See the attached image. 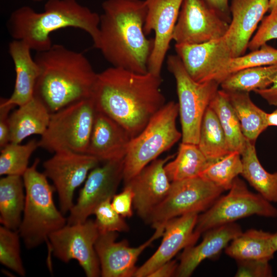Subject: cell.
<instances>
[{
  "label": "cell",
  "mask_w": 277,
  "mask_h": 277,
  "mask_svg": "<svg viewBox=\"0 0 277 277\" xmlns=\"http://www.w3.org/2000/svg\"><path fill=\"white\" fill-rule=\"evenodd\" d=\"M184 0H145L147 14L144 26L146 35L154 31L152 51L148 71L156 75L161 72Z\"/></svg>",
  "instance_id": "obj_16"
},
{
  "label": "cell",
  "mask_w": 277,
  "mask_h": 277,
  "mask_svg": "<svg viewBox=\"0 0 277 277\" xmlns=\"http://www.w3.org/2000/svg\"><path fill=\"white\" fill-rule=\"evenodd\" d=\"M112 199L101 203L95 209L94 221L100 232H127L129 230L128 224L121 215L112 208Z\"/></svg>",
  "instance_id": "obj_37"
},
{
  "label": "cell",
  "mask_w": 277,
  "mask_h": 277,
  "mask_svg": "<svg viewBox=\"0 0 277 277\" xmlns=\"http://www.w3.org/2000/svg\"><path fill=\"white\" fill-rule=\"evenodd\" d=\"M261 22L248 44V49L251 51L259 48L269 41L277 39V10L270 11Z\"/></svg>",
  "instance_id": "obj_38"
},
{
  "label": "cell",
  "mask_w": 277,
  "mask_h": 277,
  "mask_svg": "<svg viewBox=\"0 0 277 277\" xmlns=\"http://www.w3.org/2000/svg\"><path fill=\"white\" fill-rule=\"evenodd\" d=\"M134 193L131 188L125 185L122 191L112 197L111 204L114 210L123 217H130L133 215Z\"/></svg>",
  "instance_id": "obj_40"
},
{
  "label": "cell",
  "mask_w": 277,
  "mask_h": 277,
  "mask_svg": "<svg viewBox=\"0 0 277 277\" xmlns=\"http://www.w3.org/2000/svg\"><path fill=\"white\" fill-rule=\"evenodd\" d=\"M272 240L276 251H277V232L272 233Z\"/></svg>",
  "instance_id": "obj_47"
},
{
  "label": "cell",
  "mask_w": 277,
  "mask_h": 277,
  "mask_svg": "<svg viewBox=\"0 0 277 277\" xmlns=\"http://www.w3.org/2000/svg\"><path fill=\"white\" fill-rule=\"evenodd\" d=\"M50 114L44 103L34 96L18 106L9 117L10 142L19 144L30 135H42L47 128Z\"/></svg>",
  "instance_id": "obj_24"
},
{
  "label": "cell",
  "mask_w": 277,
  "mask_h": 277,
  "mask_svg": "<svg viewBox=\"0 0 277 277\" xmlns=\"http://www.w3.org/2000/svg\"><path fill=\"white\" fill-rule=\"evenodd\" d=\"M277 75V64L243 69L228 75L220 84L227 91L249 92L269 87Z\"/></svg>",
  "instance_id": "obj_30"
},
{
  "label": "cell",
  "mask_w": 277,
  "mask_h": 277,
  "mask_svg": "<svg viewBox=\"0 0 277 277\" xmlns=\"http://www.w3.org/2000/svg\"><path fill=\"white\" fill-rule=\"evenodd\" d=\"M229 190L227 194L221 195L207 210L199 214L194 229L198 236L214 227L252 215L277 217V208L260 194L250 191L238 177Z\"/></svg>",
  "instance_id": "obj_9"
},
{
  "label": "cell",
  "mask_w": 277,
  "mask_h": 277,
  "mask_svg": "<svg viewBox=\"0 0 277 277\" xmlns=\"http://www.w3.org/2000/svg\"><path fill=\"white\" fill-rule=\"evenodd\" d=\"M153 234L141 245L129 246L126 240L116 241V232H100L95 249L102 277L134 276L136 263L144 250L156 239L162 236L164 230L155 229Z\"/></svg>",
  "instance_id": "obj_17"
},
{
  "label": "cell",
  "mask_w": 277,
  "mask_h": 277,
  "mask_svg": "<svg viewBox=\"0 0 277 277\" xmlns=\"http://www.w3.org/2000/svg\"><path fill=\"white\" fill-rule=\"evenodd\" d=\"M25 203L23 177L5 175L0 180V223L2 226L18 231Z\"/></svg>",
  "instance_id": "obj_26"
},
{
  "label": "cell",
  "mask_w": 277,
  "mask_h": 277,
  "mask_svg": "<svg viewBox=\"0 0 277 277\" xmlns=\"http://www.w3.org/2000/svg\"><path fill=\"white\" fill-rule=\"evenodd\" d=\"M197 146L207 159L231 152L219 119L209 106L202 121Z\"/></svg>",
  "instance_id": "obj_33"
},
{
  "label": "cell",
  "mask_w": 277,
  "mask_h": 277,
  "mask_svg": "<svg viewBox=\"0 0 277 277\" xmlns=\"http://www.w3.org/2000/svg\"><path fill=\"white\" fill-rule=\"evenodd\" d=\"M224 91L237 115L244 136L255 143L268 127L267 113L253 103L249 92Z\"/></svg>",
  "instance_id": "obj_28"
},
{
  "label": "cell",
  "mask_w": 277,
  "mask_h": 277,
  "mask_svg": "<svg viewBox=\"0 0 277 277\" xmlns=\"http://www.w3.org/2000/svg\"><path fill=\"white\" fill-rule=\"evenodd\" d=\"M18 231L0 226V263L21 276L26 275Z\"/></svg>",
  "instance_id": "obj_35"
},
{
  "label": "cell",
  "mask_w": 277,
  "mask_h": 277,
  "mask_svg": "<svg viewBox=\"0 0 277 277\" xmlns=\"http://www.w3.org/2000/svg\"><path fill=\"white\" fill-rule=\"evenodd\" d=\"M34 60L39 74L34 96L51 113L91 97L97 73L83 54L55 44L36 52Z\"/></svg>",
  "instance_id": "obj_3"
},
{
  "label": "cell",
  "mask_w": 277,
  "mask_h": 277,
  "mask_svg": "<svg viewBox=\"0 0 277 277\" xmlns=\"http://www.w3.org/2000/svg\"><path fill=\"white\" fill-rule=\"evenodd\" d=\"M94 221L69 225L52 233L47 244L53 256L64 263L77 261L87 277L101 276L95 242L100 235Z\"/></svg>",
  "instance_id": "obj_11"
},
{
  "label": "cell",
  "mask_w": 277,
  "mask_h": 277,
  "mask_svg": "<svg viewBox=\"0 0 277 277\" xmlns=\"http://www.w3.org/2000/svg\"><path fill=\"white\" fill-rule=\"evenodd\" d=\"M242 232L241 226L234 222L206 231L199 244L188 246L184 249L175 276H190L204 260L216 256L232 240Z\"/></svg>",
  "instance_id": "obj_22"
},
{
  "label": "cell",
  "mask_w": 277,
  "mask_h": 277,
  "mask_svg": "<svg viewBox=\"0 0 277 277\" xmlns=\"http://www.w3.org/2000/svg\"><path fill=\"white\" fill-rule=\"evenodd\" d=\"M212 9L229 23L231 20L229 0H203Z\"/></svg>",
  "instance_id": "obj_42"
},
{
  "label": "cell",
  "mask_w": 277,
  "mask_h": 277,
  "mask_svg": "<svg viewBox=\"0 0 277 277\" xmlns=\"http://www.w3.org/2000/svg\"><path fill=\"white\" fill-rule=\"evenodd\" d=\"M39 162L36 159L22 176L25 203L18 231L29 249L47 242L52 233L67 224V219L54 204L53 187L45 174L37 170Z\"/></svg>",
  "instance_id": "obj_5"
},
{
  "label": "cell",
  "mask_w": 277,
  "mask_h": 277,
  "mask_svg": "<svg viewBox=\"0 0 277 277\" xmlns=\"http://www.w3.org/2000/svg\"><path fill=\"white\" fill-rule=\"evenodd\" d=\"M179 263L175 260H170L160 266L148 277L175 276Z\"/></svg>",
  "instance_id": "obj_43"
},
{
  "label": "cell",
  "mask_w": 277,
  "mask_h": 277,
  "mask_svg": "<svg viewBox=\"0 0 277 277\" xmlns=\"http://www.w3.org/2000/svg\"><path fill=\"white\" fill-rule=\"evenodd\" d=\"M131 140L121 125L96 111L86 154L100 162L124 159Z\"/></svg>",
  "instance_id": "obj_21"
},
{
  "label": "cell",
  "mask_w": 277,
  "mask_h": 277,
  "mask_svg": "<svg viewBox=\"0 0 277 277\" xmlns=\"http://www.w3.org/2000/svg\"><path fill=\"white\" fill-rule=\"evenodd\" d=\"M167 65L176 82L182 142L197 145L203 117L220 84L214 81L199 83L193 80L177 55H169Z\"/></svg>",
  "instance_id": "obj_8"
},
{
  "label": "cell",
  "mask_w": 277,
  "mask_h": 277,
  "mask_svg": "<svg viewBox=\"0 0 277 277\" xmlns=\"http://www.w3.org/2000/svg\"><path fill=\"white\" fill-rule=\"evenodd\" d=\"M173 157L171 155L155 159L125 183L132 189L134 209L145 222L170 190L171 182L166 174L165 166Z\"/></svg>",
  "instance_id": "obj_18"
},
{
  "label": "cell",
  "mask_w": 277,
  "mask_h": 277,
  "mask_svg": "<svg viewBox=\"0 0 277 277\" xmlns=\"http://www.w3.org/2000/svg\"><path fill=\"white\" fill-rule=\"evenodd\" d=\"M8 48L14 66L15 82L10 97L1 99L0 104L20 106L34 96L39 68L34 58L31 56V49L24 42L14 39L9 43Z\"/></svg>",
  "instance_id": "obj_23"
},
{
  "label": "cell",
  "mask_w": 277,
  "mask_h": 277,
  "mask_svg": "<svg viewBox=\"0 0 277 277\" xmlns=\"http://www.w3.org/2000/svg\"><path fill=\"white\" fill-rule=\"evenodd\" d=\"M207 161L197 145L182 142L175 158L166 163L165 169L173 182L200 176Z\"/></svg>",
  "instance_id": "obj_29"
},
{
  "label": "cell",
  "mask_w": 277,
  "mask_h": 277,
  "mask_svg": "<svg viewBox=\"0 0 277 277\" xmlns=\"http://www.w3.org/2000/svg\"><path fill=\"white\" fill-rule=\"evenodd\" d=\"M276 10H277V0H269V8L270 11Z\"/></svg>",
  "instance_id": "obj_46"
},
{
  "label": "cell",
  "mask_w": 277,
  "mask_h": 277,
  "mask_svg": "<svg viewBox=\"0 0 277 277\" xmlns=\"http://www.w3.org/2000/svg\"><path fill=\"white\" fill-rule=\"evenodd\" d=\"M54 154L43 163V173L51 180L57 191L60 210L63 214L69 212L74 205L75 189L87 179L90 171L100 162L86 154L67 151Z\"/></svg>",
  "instance_id": "obj_12"
},
{
  "label": "cell",
  "mask_w": 277,
  "mask_h": 277,
  "mask_svg": "<svg viewBox=\"0 0 277 277\" xmlns=\"http://www.w3.org/2000/svg\"><path fill=\"white\" fill-rule=\"evenodd\" d=\"M269 8V0H231V20L224 37L233 57L245 54L259 23Z\"/></svg>",
  "instance_id": "obj_20"
},
{
  "label": "cell",
  "mask_w": 277,
  "mask_h": 277,
  "mask_svg": "<svg viewBox=\"0 0 277 277\" xmlns=\"http://www.w3.org/2000/svg\"><path fill=\"white\" fill-rule=\"evenodd\" d=\"M243 169L241 175L264 199L277 202V172L269 173L257 156L254 143L247 139L241 153Z\"/></svg>",
  "instance_id": "obj_27"
},
{
  "label": "cell",
  "mask_w": 277,
  "mask_h": 277,
  "mask_svg": "<svg viewBox=\"0 0 277 277\" xmlns=\"http://www.w3.org/2000/svg\"><path fill=\"white\" fill-rule=\"evenodd\" d=\"M38 146V141L32 140L27 143L10 142L1 149L0 175L23 176L29 167V160Z\"/></svg>",
  "instance_id": "obj_34"
},
{
  "label": "cell",
  "mask_w": 277,
  "mask_h": 277,
  "mask_svg": "<svg viewBox=\"0 0 277 277\" xmlns=\"http://www.w3.org/2000/svg\"><path fill=\"white\" fill-rule=\"evenodd\" d=\"M176 55L190 77L199 83L214 81L220 84L233 57L224 37L197 44H175Z\"/></svg>",
  "instance_id": "obj_14"
},
{
  "label": "cell",
  "mask_w": 277,
  "mask_h": 277,
  "mask_svg": "<svg viewBox=\"0 0 277 277\" xmlns=\"http://www.w3.org/2000/svg\"><path fill=\"white\" fill-rule=\"evenodd\" d=\"M96 111L90 97L51 113L47 128L38 141L39 147L52 153H86Z\"/></svg>",
  "instance_id": "obj_7"
},
{
  "label": "cell",
  "mask_w": 277,
  "mask_h": 277,
  "mask_svg": "<svg viewBox=\"0 0 277 277\" xmlns=\"http://www.w3.org/2000/svg\"><path fill=\"white\" fill-rule=\"evenodd\" d=\"M14 107L0 104V148L10 143L9 113Z\"/></svg>",
  "instance_id": "obj_41"
},
{
  "label": "cell",
  "mask_w": 277,
  "mask_h": 277,
  "mask_svg": "<svg viewBox=\"0 0 277 277\" xmlns=\"http://www.w3.org/2000/svg\"><path fill=\"white\" fill-rule=\"evenodd\" d=\"M100 15L77 0H48L44 11L38 12L24 6L10 14L7 28L11 37L24 42L36 52L52 46L50 34L58 29L73 27L86 32L94 46L99 35Z\"/></svg>",
  "instance_id": "obj_4"
},
{
  "label": "cell",
  "mask_w": 277,
  "mask_h": 277,
  "mask_svg": "<svg viewBox=\"0 0 277 277\" xmlns=\"http://www.w3.org/2000/svg\"><path fill=\"white\" fill-rule=\"evenodd\" d=\"M178 115V103H166L131 138L124 159V184L182 138L176 124Z\"/></svg>",
  "instance_id": "obj_6"
},
{
  "label": "cell",
  "mask_w": 277,
  "mask_h": 277,
  "mask_svg": "<svg viewBox=\"0 0 277 277\" xmlns=\"http://www.w3.org/2000/svg\"><path fill=\"white\" fill-rule=\"evenodd\" d=\"M238 269L236 277H270L272 270L269 261L264 260L236 261Z\"/></svg>",
  "instance_id": "obj_39"
},
{
  "label": "cell",
  "mask_w": 277,
  "mask_h": 277,
  "mask_svg": "<svg viewBox=\"0 0 277 277\" xmlns=\"http://www.w3.org/2000/svg\"><path fill=\"white\" fill-rule=\"evenodd\" d=\"M92 169L69 211L67 224L85 222L101 203L112 199L124 177V159L104 162Z\"/></svg>",
  "instance_id": "obj_13"
},
{
  "label": "cell",
  "mask_w": 277,
  "mask_h": 277,
  "mask_svg": "<svg viewBox=\"0 0 277 277\" xmlns=\"http://www.w3.org/2000/svg\"><path fill=\"white\" fill-rule=\"evenodd\" d=\"M229 25L203 0H184L173 40L176 44H197L219 39L226 34Z\"/></svg>",
  "instance_id": "obj_15"
},
{
  "label": "cell",
  "mask_w": 277,
  "mask_h": 277,
  "mask_svg": "<svg viewBox=\"0 0 277 277\" xmlns=\"http://www.w3.org/2000/svg\"><path fill=\"white\" fill-rule=\"evenodd\" d=\"M209 106L219 119L230 151H237L241 154L244 148L246 138L226 92L219 90Z\"/></svg>",
  "instance_id": "obj_31"
},
{
  "label": "cell",
  "mask_w": 277,
  "mask_h": 277,
  "mask_svg": "<svg viewBox=\"0 0 277 277\" xmlns=\"http://www.w3.org/2000/svg\"><path fill=\"white\" fill-rule=\"evenodd\" d=\"M267 121L268 126H277V109L267 114Z\"/></svg>",
  "instance_id": "obj_45"
},
{
  "label": "cell",
  "mask_w": 277,
  "mask_h": 277,
  "mask_svg": "<svg viewBox=\"0 0 277 277\" xmlns=\"http://www.w3.org/2000/svg\"><path fill=\"white\" fill-rule=\"evenodd\" d=\"M199 213H191L168 221L166 224L162 242L156 251L141 267L135 277H148L160 266L169 261L182 249L195 244L198 236L194 229Z\"/></svg>",
  "instance_id": "obj_19"
},
{
  "label": "cell",
  "mask_w": 277,
  "mask_h": 277,
  "mask_svg": "<svg viewBox=\"0 0 277 277\" xmlns=\"http://www.w3.org/2000/svg\"><path fill=\"white\" fill-rule=\"evenodd\" d=\"M242 169L241 154L237 151H231L221 156L208 159L200 176L224 191L229 190L235 179L241 174Z\"/></svg>",
  "instance_id": "obj_32"
},
{
  "label": "cell",
  "mask_w": 277,
  "mask_h": 277,
  "mask_svg": "<svg viewBox=\"0 0 277 277\" xmlns=\"http://www.w3.org/2000/svg\"><path fill=\"white\" fill-rule=\"evenodd\" d=\"M254 92L265 100L270 105L277 106V75L269 87Z\"/></svg>",
  "instance_id": "obj_44"
},
{
  "label": "cell",
  "mask_w": 277,
  "mask_h": 277,
  "mask_svg": "<svg viewBox=\"0 0 277 277\" xmlns=\"http://www.w3.org/2000/svg\"><path fill=\"white\" fill-rule=\"evenodd\" d=\"M32 1H42V0H32Z\"/></svg>",
  "instance_id": "obj_48"
},
{
  "label": "cell",
  "mask_w": 277,
  "mask_h": 277,
  "mask_svg": "<svg viewBox=\"0 0 277 277\" xmlns=\"http://www.w3.org/2000/svg\"><path fill=\"white\" fill-rule=\"evenodd\" d=\"M226 254L240 260H264L269 261L276 252L272 233L251 229L242 232L232 240L225 248Z\"/></svg>",
  "instance_id": "obj_25"
},
{
  "label": "cell",
  "mask_w": 277,
  "mask_h": 277,
  "mask_svg": "<svg viewBox=\"0 0 277 277\" xmlns=\"http://www.w3.org/2000/svg\"><path fill=\"white\" fill-rule=\"evenodd\" d=\"M224 191L200 176L171 182L167 196L145 222L155 229H164L171 219L204 212Z\"/></svg>",
  "instance_id": "obj_10"
},
{
  "label": "cell",
  "mask_w": 277,
  "mask_h": 277,
  "mask_svg": "<svg viewBox=\"0 0 277 277\" xmlns=\"http://www.w3.org/2000/svg\"><path fill=\"white\" fill-rule=\"evenodd\" d=\"M161 75L111 67L97 76L91 96L96 111L117 122L131 138L166 104Z\"/></svg>",
  "instance_id": "obj_1"
},
{
  "label": "cell",
  "mask_w": 277,
  "mask_h": 277,
  "mask_svg": "<svg viewBox=\"0 0 277 277\" xmlns=\"http://www.w3.org/2000/svg\"><path fill=\"white\" fill-rule=\"evenodd\" d=\"M102 7L94 47L113 67L147 72L154 39L148 38L144 31L145 0H106Z\"/></svg>",
  "instance_id": "obj_2"
},
{
  "label": "cell",
  "mask_w": 277,
  "mask_h": 277,
  "mask_svg": "<svg viewBox=\"0 0 277 277\" xmlns=\"http://www.w3.org/2000/svg\"><path fill=\"white\" fill-rule=\"evenodd\" d=\"M276 64L277 49L265 44L247 54L232 57L226 71V78L230 74L243 69Z\"/></svg>",
  "instance_id": "obj_36"
}]
</instances>
